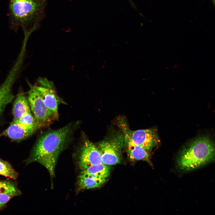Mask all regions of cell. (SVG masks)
Masks as SVG:
<instances>
[{
	"instance_id": "obj_1",
	"label": "cell",
	"mask_w": 215,
	"mask_h": 215,
	"mask_svg": "<svg viewBox=\"0 0 215 215\" xmlns=\"http://www.w3.org/2000/svg\"><path fill=\"white\" fill-rule=\"evenodd\" d=\"M71 129L69 125L44 134L35 145L29 162L40 163L46 168L51 177H54L58 159L67 143Z\"/></svg>"
},
{
	"instance_id": "obj_2",
	"label": "cell",
	"mask_w": 215,
	"mask_h": 215,
	"mask_svg": "<svg viewBox=\"0 0 215 215\" xmlns=\"http://www.w3.org/2000/svg\"><path fill=\"white\" fill-rule=\"evenodd\" d=\"M214 155L213 142L207 137H200L192 141L182 150L177 165L182 170L191 171L213 161Z\"/></svg>"
},
{
	"instance_id": "obj_3",
	"label": "cell",
	"mask_w": 215,
	"mask_h": 215,
	"mask_svg": "<svg viewBox=\"0 0 215 215\" xmlns=\"http://www.w3.org/2000/svg\"><path fill=\"white\" fill-rule=\"evenodd\" d=\"M124 139V133L118 132L99 143L98 148L102 163L110 166L120 162Z\"/></svg>"
},
{
	"instance_id": "obj_4",
	"label": "cell",
	"mask_w": 215,
	"mask_h": 215,
	"mask_svg": "<svg viewBox=\"0 0 215 215\" xmlns=\"http://www.w3.org/2000/svg\"><path fill=\"white\" fill-rule=\"evenodd\" d=\"M30 86L28 101L33 116L40 128L50 124L56 119L45 105L39 91L34 86Z\"/></svg>"
},
{
	"instance_id": "obj_5",
	"label": "cell",
	"mask_w": 215,
	"mask_h": 215,
	"mask_svg": "<svg viewBox=\"0 0 215 215\" xmlns=\"http://www.w3.org/2000/svg\"><path fill=\"white\" fill-rule=\"evenodd\" d=\"M44 0H12L10 9L14 17L21 22L34 18L44 6Z\"/></svg>"
},
{
	"instance_id": "obj_6",
	"label": "cell",
	"mask_w": 215,
	"mask_h": 215,
	"mask_svg": "<svg viewBox=\"0 0 215 215\" xmlns=\"http://www.w3.org/2000/svg\"><path fill=\"white\" fill-rule=\"evenodd\" d=\"M39 85L34 86L40 93L47 108L51 111L56 119L58 117V107L61 103H65L57 94L52 81L45 78H41L38 81Z\"/></svg>"
},
{
	"instance_id": "obj_7",
	"label": "cell",
	"mask_w": 215,
	"mask_h": 215,
	"mask_svg": "<svg viewBox=\"0 0 215 215\" xmlns=\"http://www.w3.org/2000/svg\"><path fill=\"white\" fill-rule=\"evenodd\" d=\"M102 163L101 153L98 147L89 140L82 145L78 155V164L79 168L85 170L90 166Z\"/></svg>"
},
{
	"instance_id": "obj_8",
	"label": "cell",
	"mask_w": 215,
	"mask_h": 215,
	"mask_svg": "<svg viewBox=\"0 0 215 215\" xmlns=\"http://www.w3.org/2000/svg\"><path fill=\"white\" fill-rule=\"evenodd\" d=\"M123 133L125 139L148 151L152 149L159 142L156 131L153 129L126 131Z\"/></svg>"
},
{
	"instance_id": "obj_9",
	"label": "cell",
	"mask_w": 215,
	"mask_h": 215,
	"mask_svg": "<svg viewBox=\"0 0 215 215\" xmlns=\"http://www.w3.org/2000/svg\"><path fill=\"white\" fill-rule=\"evenodd\" d=\"M38 128L12 121L10 125L0 133V137H7L14 141H19L33 134Z\"/></svg>"
},
{
	"instance_id": "obj_10",
	"label": "cell",
	"mask_w": 215,
	"mask_h": 215,
	"mask_svg": "<svg viewBox=\"0 0 215 215\" xmlns=\"http://www.w3.org/2000/svg\"><path fill=\"white\" fill-rule=\"evenodd\" d=\"M16 77L15 73L10 72L4 82L0 84V117L14 98L12 89Z\"/></svg>"
},
{
	"instance_id": "obj_11",
	"label": "cell",
	"mask_w": 215,
	"mask_h": 215,
	"mask_svg": "<svg viewBox=\"0 0 215 215\" xmlns=\"http://www.w3.org/2000/svg\"><path fill=\"white\" fill-rule=\"evenodd\" d=\"M124 146L128 156L131 160L133 161L145 160L149 161L148 150L125 138Z\"/></svg>"
},
{
	"instance_id": "obj_12",
	"label": "cell",
	"mask_w": 215,
	"mask_h": 215,
	"mask_svg": "<svg viewBox=\"0 0 215 215\" xmlns=\"http://www.w3.org/2000/svg\"><path fill=\"white\" fill-rule=\"evenodd\" d=\"M30 111L28 100L22 93H19L14 102L12 113L13 121L18 120L23 115Z\"/></svg>"
},
{
	"instance_id": "obj_13",
	"label": "cell",
	"mask_w": 215,
	"mask_h": 215,
	"mask_svg": "<svg viewBox=\"0 0 215 215\" xmlns=\"http://www.w3.org/2000/svg\"><path fill=\"white\" fill-rule=\"evenodd\" d=\"M110 172V165L101 163L92 165L81 171L80 174L106 180Z\"/></svg>"
},
{
	"instance_id": "obj_14",
	"label": "cell",
	"mask_w": 215,
	"mask_h": 215,
	"mask_svg": "<svg viewBox=\"0 0 215 215\" xmlns=\"http://www.w3.org/2000/svg\"><path fill=\"white\" fill-rule=\"evenodd\" d=\"M106 180L80 174L77 182L78 189L82 190L97 188L102 185Z\"/></svg>"
},
{
	"instance_id": "obj_15",
	"label": "cell",
	"mask_w": 215,
	"mask_h": 215,
	"mask_svg": "<svg viewBox=\"0 0 215 215\" xmlns=\"http://www.w3.org/2000/svg\"><path fill=\"white\" fill-rule=\"evenodd\" d=\"M0 194L15 196L19 195L20 191L13 183L10 181H0Z\"/></svg>"
},
{
	"instance_id": "obj_16",
	"label": "cell",
	"mask_w": 215,
	"mask_h": 215,
	"mask_svg": "<svg viewBox=\"0 0 215 215\" xmlns=\"http://www.w3.org/2000/svg\"><path fill=\"white\" fill-rule=\"evenodd\" d=\"M0 175L13 179H16L18 174L8 162L0 159Z\"/></svg>"
},
{
	"instance_id": "obj_17",
	"label": "cell",
	"mask_w": 215,
	"mask_h": 215,
	"mask_svg": "<svg viewBox=\"0 0 215 215\" xmlns=\"http://www.w3.org/2000/svg\"><path fill=\"white\" fill-rule=\"evenodd\" d=\"M12 121L25 125L36 127L38 129L40 128L37 123L33 116L31 113V111L26 113L21 116L18 120Z\"/></svg>"
},
{
	"instance_id": "obj_18",
	"label": "cell",
	"mask_w": 215,
	"mask_h": 215,
	"mask_svg": "<svg viewBox=\"0 0 215 215\" xmlns=\"http://www.w3.org/2000/svg\"><path fill=\"white\" fill-rule=\"evenodd\" d=\"M13 196L7 194H0V208L3 206Z\"/></svg>"
},
{
	"instance_id": "obj_19",
	"label": "cell",
	"mask_w": 215,
	"mask_h": 215,
	"mask_svg": "<svg viewBox=\"0 0 215 215\" xmlns=\"http://www.w3.org/2000/svg\"></svg>"
}]
</instances>
